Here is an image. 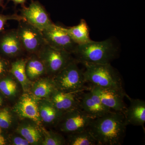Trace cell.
Returning a JSON list of instances; mask_svg holds the SVG:
<instances>
[{
    "mask_svg": "<svg viewBox=\"0 0 145 145\" xmlns=\"http://www.w3.org/2000/svg\"><path fill=\"white\" fill-rule=\"evenodd\" d=\"M26 58L20 57L10 62L9 73L17 80L23 92H29L32 82L27 76L25 72Z\"/></svg>",
    "mask_w": 145,
    "mask_h": 145,
    "instance_id": "19",
    "label": "cell"
},
{
    "mask_svg": "<svg viewBox=\"0 0 145 145\" xmlns=\"http://www.w3.org/2000/svg\"><path fill=\"white\" fill-rule=\"evenodd\" d=\"M41 129L43 135L42 145H66V140L61 134L46 129L42 126Z\"/></svg>",
    "mask_w": 145,
    "mask_h": 145,
    "instance_id": "24",
    "label": "cell"
},
{
    "mask_svg": "<svg viewBox=\"0 0 145 145\" xmlns=\"http://www.w3.org/2000/svg\"><path fill=\"white\" fill-rule=\"evenodd\" d=\"M16 30L25 53L37 54L46 44L42 31L25 21L19 22Z\"/></svg>",
    "mask_w": 145,
    "mask_h": 145,
    "instance_id": "6",
    "label": "cell"
},
{
    "mask_svg": "<svg viewBox=\"0 0 145 145\" xmlns=\"http://www.w3.org/2000/svg\"><path fill=\"white\" fill-rule=\"evenodd\" d=\"M125 97L130 105L123 113L127 125L144 126L145 123V102L139 99H133L127 94Z\"/></svg>",
    "mask_w": 145,
    "mask_h": 145,
    "instance_id": "15",
    "label": "cell"
},
{
    "mask_svg": "<svg viewBox=\"0 0 145 145\" xmlns=\"http://www.w3.org/2000/svg\"><path fill=\"white\" fill-rule=\"evenodd\" d=\"M5 0H0V7H2L3 9L5 8L6 6L4 2Z\"/></svg>",
    "mask_w": 145,
    "mask_h": 145,
    "instance_id": "31",
    "label": "cell"
},
{
    "mask_svg": "<svg viewBox=\"0 0 145 145\" xmlns=\"http://www.w3.org/2000/svg\"><path fill=\"white\" fill-rule=\"evenodd\" d=\"M56 89L52 78L45 76L32 82L29 93L39 100L48 99Z\"/></svg>",
    "mask_w": 145,
    "mask_h": 145,
    "instance_id": "18",
    "label": "cell"
},
{
    "mask_svg": "<svg viewBox=\"0 0 145 145\" xmlns=\"http://www.w3.org/2000/svg\"><path fill=\"white\" fill-rule=\"evenodd\" d=\"M38 110L42 125L47 127H56L63 115L48 99L38 101Z\"/></svg>",
    "mask_w": 145,
    "mask_h": 145,
    "instance_id": "16",
    "label": "cell"
},
{
    "mask_svg": "<svg viewBox=\"0 0 145 145\" xmlns=\"http://www.w3.org/2000/svg\"><path fill=\"white\" fill-rule=\"evenodd\" d=\"M46 44L60 50L72 54L78 44L72 40L63 27L52 24L42 31Z\"/></svg>",
    "mask_w": 145,
    "mask_h": 145,
    "instance_id": "8",
    "label": "cell"
},
{
    "mask_svg": "<svg viewBox=\"0 0 145 145\" xmlns=\"http://www.w3.org/2000/svg\"><path fill=\"white\" fill-rule=\"evenodd\" d=\"M9 20H16L19 22L25 20V19L21 15L16 13L11 15H4L0 13V33L4 31L7 23Z\"/></svg>",
    "mask_w": 145,
    "mask_h": 145,
    "instance_id": "26",
    "label": "cell"
},
{
    "mask_svg": "<svg viewBox=\"0 0 145 145\" xmlns=\"http://www.w3.org/2000/svg\"><path fill=\"white\" fill-rule=\"evenodd\" d=\"M127 126L123 113L110 111L93 119L87 130L98 145H121L125 136Z\"/></svg>",
    "mask_w": 145,
    "mask_h": 145,
    "instance_id": "1",
    "label": "cell"
},
{
    "mask_svg": "<svg viewBox=\"0 0 145 145\" xmlns=\"http://www.w3.org/2000/svg\"><path fill=\"white\" fill-rule=\"evenodd\" d=\"M63 28L72 40L78 45L85 44L92 40L89 37V27L84 19L81 20L78 25Z\"/></svg>",
    "mask_w": 145,
    "mask_h": 145,
    "instance_id": "21",
    "label": "cell"
},
{
    "mask_svg": "<svg viewBox=\"0 0 145 145\" xmlns=\"http://www.w3.org/2000/svg\"><path fill=\"white\" fill-rule=\"evenodd\" d=\"M9 140L11 145H31L25 138L15 131L10 135Z\"/></svg>",
    "mask_w": 145,
    "mask_h": 145,
    "instance_id": "27",
    "label": "cell"
},
{
    "mask_svg": "<svg viewBox=\"0 0 145 145\" xmlns=\"http://www.w3.org/2000/svg\"><path fill=\"white\" fill-rule=\"evenodd\" d=\"M81 91L66 92L57 89L48 99L59 111L64 114L79 108V97Z\"/></svg>",
    "mask_w": 145,
    "mask_h": 145,
    "instance_id": "14",
    "label": "cell"
},
{
    "mask_svg": "<svg viewBox=\"0 0 145 145\" xmlns=\"http://www.w3.org/2000/svg\"><path fill=\"white\" fill-rule=\"evenodd\" d=\"M22 120L16 126L14 131L25 138L31 145H42L43 135L41 126L31 120Z\"/></svg>",
    "mask_w": 145,
    "mask_h": 145,
    "instance_id": "17",
    "label": "cell"
},
{
    "mask_svg": "<svg viewBox=\"0 0 145 145\" xmlns=\"http://www.w3.org/2000/svg\"><path fill=\"white\" fill-rule=\"evenodd\" d=\"M25 53L17 34L16 29L0 33V54L8 60L23 57Z\"/></svg>",
    "mask_w": 145,
    "mask_h": 145,
    "instance_id": "10",
    "label": "cell"
},
{
    "mask_svg": "<svg viewBox=\"0 0 145 145\" xmlns=\"http://www.w3.org/2000/svg\"><path fill=\"white\" fill-rule=\"evenodd\" d=\"M18 117L11 109L5 107L0 110V127L9 129L16 127Z\"/></svg>",
    "mask_w": 145,
    "mask_h": 145,
    "instance_id": "25",
    "label": "cell"
},
{
    "mask_svg": "<svg viewBox=\"0 0 145 145\" xmlns=\"http://www.w3.org/2000/svg\"><path fill=\"white\" fill-rule=\"evenodd\" d=\"M7 2L6 3V6L9 2L12 1L16 6L18 5H21L22 7H23L25 6V3L27 1V0H7Z\"/></svg>",
    "mask_w": 145,
    "mask_h": 145,
    "instance_id": "29",
    "label": "cell"
},
{
    "mask_svg": "<svg viewBox=\"0 0 145 145\" xmlns=\"http://www.w3.org/2000/svg\"><path fill=\"white\" fill-rule=\"evenodd\" d=\"M66 144L69 145H96L97 142L87 129L68 134Z\"/></svg>",
    "mask_w": 145,
    "mask_h": 145,
    "instance_id": "23",
    "label": "cell"
},
{
    "mask_svg": "<svg viewBox=\"0 0 145 145\" xmlns=\"http://www.w3.org/2000/svg\"><path fill=\"white\" fill-rule=\"evenodd\" d=\"M20 12L25 20L41 31L53 24L45 8L38 1L31 0L28 7H22Z\"/></svg>",
    "mask_w": 145,
    "mask_h": 145,
    "instance_id": "11",
    "label": "cell"
},
{
    "mask_svg": "<svg viewBox=\"0 0 145 145\" xmlns=\"http://www.w3.org/2000/svg\"><path fill=\"white\" fill-rule=\"evenodd\" d=\"M25 72L27 78L31 82L47 76L44 65L36 54H29L27 57Z\"/></svg>",
    "mask_w": 145,
    "mask_h": 145,
    "instance_id": "20",
    "label": "cell"
},
{
    "mask_svg": "<svg viewBox=\"0 0 145 145\" xmlns=\"http://www.w3.org/2000/svg\"><path fill=\"white\" fill-rule=\"evenodd\" d=\"M3 129L0 127V145H5L7 144V140L3 135Z\"/></svg>",
    "mask_w": 145,
    "mask_h": 145,
    "instance_id": "30",
    "label": "cell"
},
{
    "mask_svg": "<svg viewBox=\"0 0 145 145\" xmlns=\"http://www.w3.org/2000/svg\"><path fill=\"white\" fill-rule=\"evenodd\" d=\"M119 53V47L112 39H109L78 45L72 54L78 63L104 64L110 63L117 58Z\"/></svg>",
    "mask_w": 145,
    "mask_h": 145,
    "instance_id": "2",
    "label": "cell"
},
{
    "mask_svg": "<svg viewBox=\"0 0 145 145\" xmlns=\"http://www.w3.org/2000/svg\"><path fill=\"white\" fill-rule=\"evenodd\" d=\"M44 65L47 76L54 77L75 60L72 54L45 44L37 54Z\"/></svg>",
    "mask_w": 145,
    "mask_h": 145,
    "instance_id": "5",
    "label": "cell"
},
{
    "mask_svg": "<svg viewBox=\"0 0 145 145\" xmlns=\"http://www.w3.org/2000/svg\"><path fill=\"white\" fill-rule=\"evenodd\" d=\"M3 103L2 98L0 96V106H1Z\"/></svg>",
    "mask_w": 145,
    "mask_h": 145,
    "instance_id": "32",
    "label": "cell"
},
{
    "mask_svg": "<svg viewBox=\"0 0 145 145\" xmlns=\"http://www.w3.org/2000/svg\"><path fill=\"white\" fill-rule=\"evenodd\" d=\"M100 99L104 106L111 111L121 112L123 114L127 108L123 99L126 93L110 89L90 86L88 87Z\"/></svg>",
    "mask_w": 145,
    "mask_h": 145,
    "instance_id": "12",
    "label": "cell"
},
{
    "mask_svg": "<svg viewBox=\"0 0 145 145\" xmlns=\"http://www.w3.org/2000/svg\"><path fill=\"white\" fill-rule=\"evenodd\" d=\"M39 99L29 92H24L19 96L12 110L20 119H28L42 125L38 110Z\"/></svg>",
    "mask_w": 145,
    "mask_h": 145,
    "instance_id": "9",
    "label": "cell"
},
{
    "mask_svg": "<svg viewBox=\"0 0 145 145\" xmlns=\"http://www.w3.org/2000/svg\"><path fill=\"white\" fill-rule=\"evenodd\" d=\"M86 82L91 86L110 89L126 93L121 76L110 63L82 64Z\"/></svg>",
    "mask_w": 145,
    "mask_h": 145,
    "instance_id": "3",
    "label": "cell"
},
{
    "mask_svg": "<svg viewBox=\"0 0 145 145\" xmlns=\"http://www.w3.org/2000/svg\"><path fill=\"white\" fill-rule=\"evenodd\" d=\"M79 108L93 119L111 111L104 106L99 96L88 87L80 93Z\"/></svg>",
    "mask_w": 145,
    "mask_h": 145,
    "instance_id": "13",
    "label": "cell"
},
{
    "mask_svg": "<svg viewBox=\"0 0 145 145\" xmlns=\"http://www.w3.org/2000/svg\"><path fill=\"white\" fill-rule=\"evenodd\" d=\"M10 62L0 54V77L9 73Z\"/></svg>",
    "mask_w": 145,
    "mask_h": 145,
    "instance_id": "28",
    "label": "cell"
},
{
    "mask_svg": "<svg viewBox=\"0 0 145 145\" xmlns=\"http://www.w3.org/2000/svg\"><path fill=\"white\" fill-rule=\"evenodd\" d=\"M93 119L78 108L63 114L56 127L68 135L87 129Z\"/></svg>",
    "mask_w": 145,
    "mask_h": 145,
    "instance_id": "7",
    "label": "cell"
},
{
    "mask_svg": "<svg viewBox=\"0 0 145 145\" xmlns=\"http://www.w3.org/2000/svg\"><path fill=\"white\" fill-rule=\"evenodd\" d=\"M20 87L19 82L10 73L0 80V91L10 99L13 100L18 97Z\"/></svg>",
    "mask_w": 145,
    "mask_h": 145,
    "instance_id": "22",
    "label": "cell"
},
{
    "mask_svg": "<svg viewBox=\"0 0 145 145\" xmlns=\"http://www.w3.org/2000/svg\"><path fill=\"white\" fill-rule=\"evenodd\" d=\"M75 59L52 78L56 88L66 92H77L86 90L84 71L78 67Z\"/></svg>",
    "mask_w": 145,
    "mask_h": 145,
    "instance_id": "4",
    "label": "cell"
}]
</instances>
